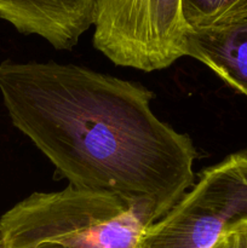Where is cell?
<instances>
[{
  "instance_id": "1",
  "label": "cell",
  "mask_w": 247,
  "mask_h": 248,
  "mask_svg": "<svg viewBox=\"0 0 247 248\" xmlns=\"http://www.w3.org/2000/svg\"><path fill=\"white\" fill-rule=\"evenodd\" d=\"M0 92L16 128L70 186L108 191L156 223L195 184L193 140L150 108L154 93L75 64H0Z\"/></svg>"
},
{
  "instance_id": "2",
  "label": "cell",
  "mask_w": 247,
  "mask_h": 248,
  "mask_svg": "<svg viewBox=\"0 0 247 248\" xmlns=\"http://www.w3.org/2000/svg\"><path fill=\"white\" fill-rule=\"evenodd\" d=\"M152 218L108 191L68 184L33 193L0 218V248H137Z\"/></svg>"
},
{
  "instance_id": "7",
  "label": "cell",
  "mask_w": 247,
  "mask_h": 248,
  "mask_svg": "<svg viewBox=\"0 0 247 248\" xmlns=\"http://www.w3.org/2000/svg\"><path fill=\"white\" fill-rule=\"evenodd\" d=\"M182 14L190 31H207L247 18V0H181Z\"/></svg>"
},
{
  "instance_id": "3",
  "label": "cell",
  "mask_w": 247,
  "mask_h": 248,
  "mask_svg": "<svg viewBox=\"0 0 247 248\" xmlns=\"http://www.w3.org/2000/svg\"><path fill=\"white\" fill-rule=\"evenodd\" d=\"M181 0H98L93 45L116 65L165 69L186 56Z\"/></svg>"
},
{
  "instance_id": "6",
  "label": "cell",
  "mask_w": 247,
  "mask_h": 248,
  "mask_svg": "<svg viewBox=\"0 0 247 248\" xmlns=\"http://www.w3.org/2000/svg\"><path fill=\"white\" fill-rule=\"evenodd\" d=\"M186 56L200 61L247 97V18L207 31H189Z\"/></svg>"
},
{
  "instance_id": "8",
  "label": "cell",
  "mask_w": 247,
  "mask_h": 248,
  "mask_svg": "<svg viewBox=\"0 0 247 248\" xmlns=\"http://www.w3.org/2000/svg\"><path fill=\"white\" fill-rule=\"evenodd\" d=\"M211 248H247V218L224 230Z\"/></svg>"
},
{
  "instance_id": "5",
  "label": "cell",
  "mask_w": 247,
  "mask_h": 248,
  "mask_svg": "<svg viewBox=\"0 0 247 248\" xmlns=\"http://www.w3.org/2000/svg\"><path fill=\"white\" fill-rule=\"evenodd\" d=\"M98 0H0V18L19 33L45 39L56 50H70L94 26Z\"/></svg>"
},
{
  "instance_id": "4",
  "label": "cell",
  "mask_w": 247,
  "mask_h": 248,
  "mask_svg": "<svg viewBox=\"0 0 247 248\" xmlns=\"http://www.w3.org/2000/svg\"><path fill=\"white\" fill-rule=\"evenodd\" d=\"M247 218V150L201 172L167 215L150 225L137 248H211L224 230Z\"/></svg>"
}]
</instances>
